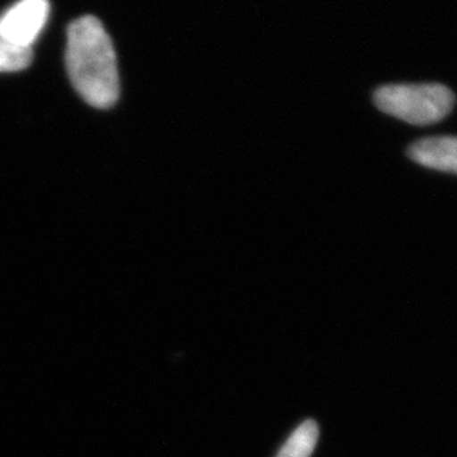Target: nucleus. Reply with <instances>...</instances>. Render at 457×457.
<instances>
[{
    "instance_id": "f257e3e1",
    "label": "nucleus",
    "mask_w": 457,
    "mask_h": 457,
    "mask_svg": "<svg viewBox=\"0 0 457 457\" xmlns=\"http://www.w3.org/2000/svg\"><path fill=\"white\" fill-rule=\"evenodd\" d=\"M66 67L73 88L88 104L109 109L118 102V60L111 36L97 18L87 15L69 26Z\"/></svg>"
},
{
    "instance_id": "f03ea898",
    "label": "nucleus",
    "mask_w": 457,
    "mask_h": 457,
    "mask_svg": "<svg viewBox=\"0 0 457 457\" xmlns=\"http://www.w3.org/2000/svg\"><path fill=\"white\" fill-rule=\"evenodd\" d=\"M383 113L411 125L440 122L454 106V94L440 84L386 85L374 94Z\"/></svg>"
},
{
    "instance_id": "7ed1b4c3",
    "label": "nucleus",
    "mask_w": 457,
    "mask_h": 457,
    "mask_svg": "<svg viewBox=\"0 0 457 457\" xmlns=\"http://www.w3.org/2000/svg\"><path fill=\"white\" fill-rule=\"evenodd\" d=\"M48 0H20L0 17V39L31 49L48 21Z\"/></svg>"
},
{
    "instance_id": "20e7f679",
    "label": "nucleus",
    "mask_w": 457,
    "mask_h": 457,
    "mask_svg": "<svg viewBox=\"0 0 457 457\" xmlns=\"http://www.w3.org/2000/svg\"><path fill=\"white\" fill-rule=\"evenodd\" d=\"M410 158L423 167L457 174V137H431L414 143Z\"/></svg>"
},
{
    "instance_id": "39448f33",
    "label": "nucleus",
    "mask_w": 457,
    "mask_h": 457,
    "mask_svg": "<svg viewBox=\"0 0 457 457\" xmlns=\"http://www.w3.org/2000/svg\"><path fill=\"white\" fill-rule=\"evenodd\" d=\"M320 436V429L313 420L302 423L288 438L278 457H311Z\"/></svg>"
},
{
    "instance_id": "423d86ee",
    "label": "nucleus",
    "mask_w": 457,
    "mask_h": 457,
    "mask_svg": "<svg viewBox=\"0 0 457 457\" xmlns=\"http://www.w3.org/2000/svg\"><path fill=\"white\" fill-rule=\"evenodd\" d=\"M31 49L18 48L0 39V71H20L30 66Z\"/></svg>"
}]
</instances>
